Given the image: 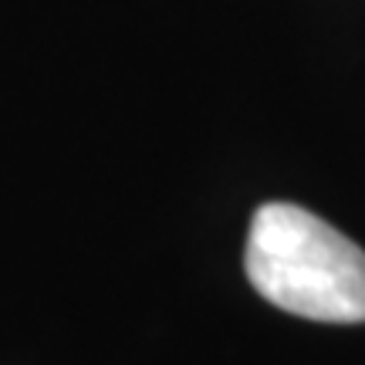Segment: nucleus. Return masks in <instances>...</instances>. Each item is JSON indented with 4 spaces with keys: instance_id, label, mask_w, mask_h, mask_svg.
<instances>
[{
    "instance_id": "f257e3e1",
    "label": "nucleus",
    "mask_w": 365,
    "mask_h": 365,
    "mask_svg": "<svg viewBox=\"0 0 365 365\" xmlns=\"http://www.w3.org/2000/svg\"><path fill=\"white\" fill-rule=\"evenodd\" d=\"M254 291L298 318L328 325L365 322V250L294 203H264L244 254Z\"/></svg>"
}]
</instances>
